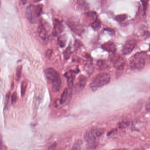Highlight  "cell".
<instances>
[{
	"mask_svg": "<svg viewBox=\"0 0 150 150\" xmlns=\"http://www.w3.org/2000/svg\"><path fill=\"white\" fill-rule=\"evenodd\" d=\"M44 74L47 80L51 83L53 92L55 93L59 91L62 84V80L58 72L54 68H49L44 70Z\"/></svg>",
	"mask_w": 150,
	"mask_h": 150,
	"instance_id": "obj_1",
	"label": "cell"
},
{
	"mask_svg": "<svg viewBox=\"0 0 150 150\" xmlns=\"http://www.w3.org/2000/svg\"><path fill=\"white\" fill-rule=\"evenodd\" d=\"M43 6L41 4L36 6L30 4L26 8V17L29 22L32 24L36 23L38 19L40 17L43 13Z\"/></svg>",
	"mask_w": 150,
	"mask_h": 150,
	"instance_id": "obj_2",
	"label": "cell"
},
{
	"mask_svg": "<svg viewBox=\"0 0 150 150\" xmlns=\"http://www.w3.org/2000/svg\"><path fill=\"white\" fill-rule=\"evenodd\" d=\"M111 77L107 72H101L98 74L94 78L90 83V86L93 90H96L99 88L106 85L109 83Z\"/></svg>",
	"mask_w": 150,
	"mask_h": 150,
	"instance_id": "obj_3",
	"label": "cell"
},
{
	"mask_svg": "<svg viewBox=\"0 0 150 150\" xmlns=\"http://www.w3.org/2000/svg\"><path fill=\"white\" fill-rule=\"evenodd\" d=\"M145 53L143 52L135 54L130 61L129 66L133 70H141L144 68L145 64Z\"/></svg>",
	"mask_w": 150,
	"mask_h": 150,
	"instance_id": "obj_4",
	"label": "cell"
},
{
	"mask_svg": "<svg viewBox=\"0 0 150 150\" xmlns=\"http://www.w3.org/2000/svg\"><path fill=\"white\" fill-rule=\"evenodd\" d=\"M38 33L41 39L45 40L47 38V31L46 28L45 23L42 19L40 20L38 25Z\"/></svg>",
	"mask_w": 150,
	"mask_h": 150,
	"instance_id": "obj_5",
	"label": "cell"
},
{
	"mask_svg": "<svg viewBox=\"0 0 150 150\" xmlns=\"http://www.w3.org/2000/svg\"><path fill=\"white\" fill-rule=\"evenodd\" d=\"M136 45L135 40L132 39L126 42L122 49V52L124 55H128L134 49Z\"/></svg>",
	"mask_w": 150,
	"mask_h": 150,
	"instance_id": "obj_6",
	"label": "cell"
},
{
	"mask_svg": "<svg viewBox=\"0 0 150 150\" xmlns=\"http://www.w3.org/2000/svg\"><path fill=\"white\" fill-rule=\"evenodd\" d=\"M53 25L54 29L53 33L54 35L57 36L63 32L64 27L60 20H59L58 19H54L53 20Z\"/></svg>",
	"mask_w": 150,
	"mask_h": 150,
	"instance_id": "obj_7",
	"label": "cell"
},
{
	"mask_svg": "<svg viewBox=\"0 0 150 150\" xmlns=\"http://www.w3.org/2000/svg\"><path fill=\"white\" fill-rule=\"evenodd\" d=\"M101 47L105 51L112 53L115 52L116 50V47L115 44L114 42L111 41L107 42L101 46Z\"/></svg>",
	"mask_w": 150,
	"mask_h": 150,
	"instance_id": "obj_8",
	"label": "cell"
},
{
	"mask_svg": "<svg viewBox=\"0 0 150 150\" xmlns=\"http://www.w3.org/2000/svg\"><path fill=\"white\" fill-rule=\"evenodd\" d=\"M75 72L73 71H69L66 73L65 76L66 77L67 79V83L68 85V88L70 89H72L73 86L74 80L75 77Z\"/></svg>",
	"mask_w": 150,
	"mask_h": 150,
	"instance_id": "obj_9",
	"label": "cell"
},
{
	"mask_svg": "<svg viewBox=\"0 0 150 150\" xmlns=\"http://www.w3.org/2000/svg\"><path fill=\"white\" fill-rule=\"evenodd\" d=\"M84 139L88 143L92 144H94L96 143L97 141L98 140L93 135L91 130H89L85 132L84 135Z\"/></svg>",
	"mask_w": 150,
	"mask_h": 150,
	"instance_id": "obj_10",
	"label": "cell"
},
{
	"mask_svg": "<svg viewBox=\"0 0 150 150\" xmlns=\"http://www.w3.org/2000/svg\"><path fill=\"white\" fill-rule=\"evenodd\" d=\"M87 79L86 77L83 75H81L77 81L76 86L77 88L79 90H82L84 88L87 83Z\"/></svg>",
	"mask_w": 150,
	"mask_h": 150,
	"instance_id": "obj_11",
	"label": "cell"
},
{
	"mask_svg": "<svg viewBox=\"0 0 150 150\" xmlns=\"http://www.w3.org/2000/svg\"><path fill=\"white\" fill-rule=\"evenodd\" d=\"M68 25L69 26L71 30L79 34V33H82L83 31L82 26L79 24H77V23L68 22Z\"/></svg>",
	"mask_w": 150,
	"mask_h": 150,
	"instance_id": "obj_12",
	"label": "cell"
},
{
	"mask_svg": "<svg viewBox=\"0 0 150 150\" xmlns=\"http://www.w3.org/2000/svg\"><path fill=\"white\" fill-rule=\"evenodd\" d=\"M77 4L79 8L83 11L88 10L89 8L88 4L85 0H78L77 2Z\"/></svg>",
	"mask_w": 150,
	"mask_h": 150,
	"instance_id": "obj_13",
	"label": "cell"
},
{
	"mask_svg": "<svg viewBox=\"0 0 150 150\" xmlns=\"http://www.w3.org/2000/svg\"><path fill=\"white\" fill-rule=\"evenodd\" d=\"M85 17L86 19H89V21H91V23L95 20L97 17V15L96 12H86L84 14Z\"/></svg>",
	"mask_w": 150,
	"mask_h": 150,
	"instance_id": "obj_14",
	"label": "cell"
},
{
	"mask_svg": "<svg viewBox=\"0 0 150 150\" xmlns=\"http://www.w3.org/2000/svg\"><path fill=\"white\" fill-rule=\"evenodd\" d=\"M91 131L94 137L97 139L100 137H101L104 133V130L103 129L101 128L92 129L91 130Z\"/></svg>",
	"mask_w": 150,
	"mask_h": 150,
	"instance_id": "obj_15",
	"label": "cell"
},
{
	"mask_svg": "<svg viewBox=\"0 0 150 150\" xmlns=\"http://www.w3.org/2000/svg\"><path fill=\"white\" fill-rule=\"evenodd\" d=\"M101 21L99 19L97 18L95 20H94L92 23L90 24L91 27L95 31H98L101 26Z\"/></svg>",
	"mask_w": 150,
	"mask_h": 150,
	"instance_id": "obj_16",
	"label": "cell"
},
{
	"mask_svg": "<svg viewBox=\"0 0 150 150\" xmlns=\"http://www.w3.org/2000/svg\"><path fill=\"white\" fill-rule=\"evenodd\" d=\"M68 90L67 88L65 89L62 93L60 98L61 104H63L66 102L68 96Z\"/></svg>",
	"mask_w": 150,
	"mask_h": 150,
	"instance_id": "obj_17",
	"label": "cell"
},
{
	"mask_svg": "<svg viewBox=\"0 0 150 150\" xmlns=\"http://www.w3.org/2000/svg\"><path fill=\"white\" fill-rule=\"evenodd\" d=\"M66 39L65 35H61L58 37V44L61 47H63L66 45Z\"/></svg>",
	"mask_w": 150,
	"mask_h": 150,
	"instance_id": "obj_18",
	"label": "cell"
},
{
	"mask_svg": "<svg viewBox=\"0 0 150 150\" xmlns=\"http://www.w3.org/2000/svg\"><path fill=\"white\" fill-rule=\"evenodd\" d=\"M27 83L25 81H23L21 86V94L22 97L24 96L26 93V90L27 88Z\"/></svg>",
	"mask_w": 150,
	"mask_h": 150,
	"instance_id": "obj_19",
	"label": "cell"
},
{
	"mask_svg": "<svg viewBox=\"0 0 150 150\" xmlns=\"http://www.w3.org/2000/svg\"><path fill=\"white\" fill-rule=\"evenodd\" d=\"M127 16L126 14H120L117 15L115 17V20L119 23L124 21L127 19Z\"/></svg>",
	"mask_w": 150,
	"mask_h": 150,
	"instance_id": "obj_20",
	"label": "cell"
},
{
	"mask_svg": "<svg viewBox=\"0 0 150 150\" xmlns=\"http://www.w3.org/2000/svg\"><path fill=\"white\" fill-rule=\"evenodd\" d=\"M22 69L23 66H19L16 69V77L17 81H19L20 80L21 77L22 72Z\"/></svg>",
	"mask_w": 150,
	"mask_h": 150,
	"instance_id": "obj_21",
	"label": "cell"
},
{
	"mask_svg": "<svg viewBox=\"0 0 150 150\" xmlns=\"http://www.w3.org/2000/svg\"><path fill=\"white\" fill-rule=\"evenodd\" d=\"M82 144V141L78 140L74 143L71 150H81V146Z\"/></svg>",
	"mask_w": 150,
	"mask_h": 150,
	"instance_id": "obj_22",
	"label": "cell"
},
{
	"mask_svg": "<svg viewBox=\"0 0 150 150\" xmlns=\"http://www.w3.org/2000/svg\"><path fill=\"white\" fill-rule=\"evenodd\" d=\"M71 53H72V51H71V47H68L65 51L64 53L65 59L66 60L69 59V58L71 56Z\"/></svg>",
	"mask_w": 150,
	"mask_h": 150,
	"instance_id": "obj_23",
	"label": "cell"
},
{
	"mask_svg": "<svg viewBox=\"0 0 150 150\" xmlns=\"http://www.w3.org/2000/svg\"><path fill=\"white\" fill-rule=\"evenodd\" d=\"M118 135V130L117 129H114L111 130V131L109 132L108 133V136L111 138H115L117 137Z\"/></svg>",
	"mask_w": 150,
	"mask_h": 150,
	"instance_id": "obj_24",
	"label": "cell"
},
{
	"mask_svg": "<svg viewBox=\"0 0 150 150\" xmlns=\"http://www.w3.org/2000/svg\"><path fill=\"white\" fill-rule=\"evenodd\" d=\"M141 2L142 3V6L143 8V13L144 14H145L146 11L147 10L149 0H141Z\"/></svg>",
	"mask_w": 150,
	"mask_h": 150,
	"instance_id": "obj_25",
	"label": "cell"
},
{
	"mask_svg": "<svg viewBox=\"0 0 150 150\" xmlns=\"http://www.w3.org/2000/svg\"><path fill=\"white\" fill-rule=\"evenodd\" d=\"M17 100V94L16 91H15L13 93L12 96V105L16 103Z\"/></svg>",
	"mask_w": 150,
	"mask_h": 150,
	"instance_id": "obj_26",
	"label": "cell"
},
{
	"mask_svg": "<svg viewBox=\"0 0 150 150\" xmlns=\"http://www.w3.org/2000/svg\"><path fill=\"white\" fill-rule=\"evenodd\" d=\"M129 126V123L126 122H121L119 124V127L120 129H124Z\"/></svg>",
	"mask_w": 150,
	"mask_h": 150,
	"instance_id": "obj_27",
	"label": "cell"
},
{
	"mask_svg": "<svg viewBox=\"0 0 150 150\" xmlns=\"http://www.w3.org/2000/svg\"><path fill=\"white\" fill-rule=\"evenodd\" d=\"M98 66L100 68H103L106 66L105 62L103 60H100L98 62Z\"/></svg>",
	"mask_w": 150,
	"mask_h": 150,
	"instance_id": "obj_28",
	"label": "cell"
},
{
	"mask_svg": "<svg viewBox=\"0 0 150 150\" xmlns=\"http://www.w3.org/2000/svg\"><path fill=\"white\" fill-rule=\"evenodd\" d=\"M52 51L51 49H48L47 50L46 52V56L47 57V58H50L52 54Z\"/></svg>",
	"mask_w": 150,
	"mask_h": 150,
	"instance_id": "obj_29",
	"label": "cell"
},
{
	"mask_svg": "<svg viewBox=\"0 0 150 150\" xmlns=\"http://www.w3.org/2000/svg\"><path fill=\"white\" fill-rule=\"evenodd\" d=\"M10 96V92H8V94H6V107H8V101L9 100Z\"/></svg>",
	"mask_w": 150,
	"mask_h": 150,
	"instance_id": "obj_30",
	"label": "cell"
},
{
	"mask_svg": "<svg viewBox=\"0 0 150 150\" xmlns=\"http://www.w3.org/2000/svg\"><path fill=\"white\" fill-rule=\"evenodd\" d=\"M146 109L147 110L150 111V98H149L146 105Z\"/></svg>",
	"mask_w": 150,
	"mask_h": 150,
	"instance_id": "obj_31",
	"label": "cell"
},
{
	"mask_svg": "<svg viewBox=\"0 0 150 150\" xmlns=\"http://www.w3.org/2000/svg\"><path fill=\"white\" fill-rule=\"evenodd\" d=\"M3 147V142H2V138L1 134L0 133V150H2Z\"/></svg>",
	"mask_w": 150,
	"mask_h": 150,
	"instance_id": "obj_32",
	"label": "cell"
},
{
	"mask_svg": "<svg viewBox=\"0 0 150 150\" xmlns=\"http://www.w3.org/2000/svg\"><path fill=\"white\" fill-rule=\"evenodd\" d=\"M57 145L56 143H54L49 148V150H55L56 147Z\"/></svg>",
	"mask_w": 150,
	"mask_h": 150,
	"instance_id": "obj_33",
	"label": "cell"
},
{
	"mask_svg": "<svg viewBox=\"0 0 150 150\" xmlns=\"http://www.w3.org/2000/svg\"><path fill=\"white\" fill-rule=\"evenodd\" d=\"M105 30L106 31H108L109 32H110V33L112 34H114V33H115V31H114V30H112V29H111L106 28L105 29Z\"/></svg>",
	"mask_w": 150,
	"mask_h": 150,
	"instance_id": "obj_34",
	"label": "cell"
},
{
	"mask_svg": "<svg viewBox=\"0 0 150 150\" xmlns=\"http://www.w3.org/2000/svg\"><path fill=\"white\" fill-rule=\"evenodd\" d=\"M27 1L28 0H21V3L23 5H25V4H26V3L27 2Z\"/></svg>",
	"mask_w": 150,
	"mask_h": 150,
	"instance_id": "obj_35",
	"label": "cell"
},
{
	"mask_svg": "<svg viewBox=\"0 0 150 150\" xmlns=\"http://www.w3.org/2000/svg\"><path fill=\"white\" fill-rule=\"evenodd\" d=\"M42 0H33V1L34 3H38V2H40Z\"/></svg>",
	"mask_w": 150,
	"mask_h": 150,
	"instance_id": "obj_36",
	"label": "cell"
},
{
	"mask_svg": "<svg viewBox=\"0 0 150 150\" xmlns=\"http://www.w3.org/2000/svg\"><path fill=\"white\" fill-rule=\"evenodd\" d=\"M127 150L126 149H117V150Z\"/></svg>",
	"mask_w": 150,
	"mask_h": 150,
	"instance_id": "obj_37",
	"label": "cell"
},
{
	"mask_svg": "<svg viewBox=\"0 0 150 150\" xmlns=\"http://www.w3.org/2000/svg\"><path fill=\"white\" fill-rule=\"evenodd\" d=\"M0 5H1V1H0Z\"/></svg>",
	"mask_w": 150,
	"mask_h": 150,
	"instance_id": "obj_38",
	"label": "cell"
},
{
	"mask_svg": "<svg viewBox=\"0 0 150 150\" xmlns=\"http://www.w3.org/2000/svg\"><path fill=\"white\" fill-rule=\"evenodd\" d=\"M149 49H150V48H149Z\"/></svg>",
	"mask_w": 150,
	"mask_h": 150,
	"instance_id": "obj_39",
	"label": "cell"
}]
</instances>
